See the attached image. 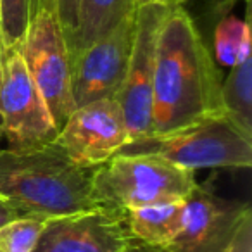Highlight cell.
Masks as SVG:
<instances>
[{"label":"cell","instance_id":"cb8c5ba5","mask_svg":"<svg viewBox=\"0 0 252 252\" xmlns=\"http://www.w3.org/2000/svg\"><path fill=\"white\" fill-rule=\"evenodd\" d=\"M4 56H5V45L2 42V35H0V71H2V64H4Z\"/></svg>","mask_w":252,"mask_h":252},{"label":"cell","instance_id":"2e32d148","mask_svg":"<svg viewBox=\"0 0 252 252\" xmlns=\"http://www.w3.org/2000/svg\"><path fill=\"white\" fill-rule=\"evenodd\" d=\"M49 220L19 216L0 226V252H33Z\"/></svg>","mask_w":252,"mask_h":252},{"label":"cell","instance_id":"9c48e42d","mask_svg":"<svg viewBox=\"0 0 252 252\" xmlns=\"http://www.w3.org/2000/svg\"><path fill=\"white\" fill-rule=\"evenodd\" d=\"M54 142L80 166L97 168L130 144L131 137L116 98H100L74 109Z\"/></svg>","mask_w":252,"mask_h":252},{"label":"cell","instance_id":"7402d4cb","mask_svg":"<svg viewBox=\"0 0 252 252\" xmlns=\"http://www.w3.org/2000/svg\"><path fill=\"white\" fill-rule=\"evenodd\" d=\"M133 240V238H131ZM130 252H166L164 249H159V247H149V245H142L138 242H131V247Z\"/></svg>","mask_w":252,"mask_h":252},{"label":"cell","instance_id":"7c38bea8","mask_svg":"<svg viewBox=\"0 0 252 252\" xmlns=\"http://www.w3.org/2000/svg\"><path fill=\"white\" fill-rule=\"evenodd\" d=\"M185 207L187 199L137 207L125 214V224L135 242L164 249L182 230Z\"/></svg>","mask_w":252,"mask_h":252},{"label":"cell","instance_id":"ffe728a7","mask_svg":"<svg viewBox=\"0 0 252 252\" xmlns=\"http://www.w3.org/2000/svg\"><path fill=\"white\" fill-rule=\"evenodd\" d=\"M238 0H206V7L211 18H224L230 14V11L235 7Z\"/></svg>","mask_w":252,"mask_h":252},{"label":"cell","instance_id":"277c9868","mask_svg":"<svg viewBox=\"0 0 252 252\" xmlns=\"http://www.w3.org/2000/svg\"><path fill=\"white\" fill-rule=\"evenodd\" d=\"M118 154L152 156L193 173L199 169H249L252 137L221 114L171 133L138 138Z\"/></svg>","mask_w":252,"mask_h":252},{"label":"cell","instance_id":"8fae6325","mask_svg":"<svg viewBox=\"0 0 252 252\" xmlns=\"http://www.w3.org/2000/svg\"><path fill=\"white\" fill-rule=\"evenodd\" d=\"M125 216L104 209L49 220L33 252H130Z\"/></svg>","mask_w":252,"mask_h":252},{"label":"cell","instance_id":"8992f818","mask_svg":"<svg viewBox=\"0 0 252 252\" xmlns=\"http://www.w3.org/2000/svg\"><path fill=\"white\" fill-rule=\"evenodd\" d=\"M18 47L61 130L74 111V102L71 95V54L59 19L49 9H36Z\"/></svg>","mask_w":252,"mask_h":252},{"label":"cell","instance_id":"603a6c76","mask_svg":"<svg viewBox=\"0 0 252 252\" xmlns=\"http://www.w3.org/2000/svg\"><path fill=\"white\" fill-rule=\"evenodd\" d=\"M149 2H154L159 5H166V7H175V5H183L189 0H149Z\"/></svg>","mask_w":252,"mask_h":252},{"label":"cell","instance_id":"6da1fadb","mask_svg":"<svg viewBox=\"0 0 252 252\" xmlns=\"http://www.w3.org/2000/svg\"><path fill=\"white\" fill-rule=\"evenodd\" d=\"M224 114L214 57L183 5L169 7L156 49L152 133L164 135Z\"/></svg>","mask_w":252,"mask_h":252},{"label":"cell","instance_id":"9a60e30c","mask_svg":"<svg viewBox=\"0 0 252 252\" xmlns=\"http://www.w3.org/2000/svg\"><path fill=\"white\" fill-rule=\"evenodd\" d=\"M251 56V28L247 21L224 16L214 30V59L221 66L233 67Z\"/></svg>","mask_w":252,"mask_h":252},{"label":"cell","instance_id":"d6986e66","mask_svg":"<svg viewBox=\"0 0 252 252\" xmlns=\"http://www.w3.org/2000/svg\"><path fill=\"white\" fill-rule=\"evenodd\" d=\"M226 252H252V211L242 220Z\"/></svg>","mask_w":252,"mask_h":252},{"label":"cell","instance_id":"30bf717a","mask_svg":"<svg viewBox=\"0 0 252 252\" xmlns=\"http://www.w3.org/2000/svg\"><path fill=\"white\" fill-rule=\"evenodd\" d=\"M251 211L247 202L223 199L197 185L187 197L182 230L166 245L164 251L226 252L237 228Z\"/></svg>","mask_w":252,"mask_h":252},{"label":"cell","instance_id":"5bb4252c","mask_svg":"<svg viewBox=\"0 0 252 252\" xmlns=\"http://www.w3.org/2000/svg\"><path fill=\"white\" fill-rule=\"evenodd\" d=\"M230 69L226 80L221 81L224 116L252 137V56Z\"/></svg>","mask_w":252,"mask_h":252},{"label":"cell","instance_id":"3957f363","mask_svg":"<svg viewBox=\"0 0 252 252\" xmlns=\"http://www.w3.org/2000/svg\"><path fill=\"white\" fill-rule=\"evenodd\" d=\"M195 187L193 171L152 156L116 154L92 171L97 207L119 216L151 204L185 200Z\"/></svg>","mask_w":252,"mask_h":252},{"label":"cell","instance_id":"e0dca14e","mask_svg":"<svg viewBox=\"0 0 252 252\" xmlns=\"http://www.w3.org/2000/svg\"><path fill=\"white\" fill-rule=\"evenodd\" d=\"M35 14V0H0V35L5 49L18 47Z\"/></svg>","mask_w":252,"mask_h":252},{"label":"cell","instance_id":"4fadbf2b","mask_svg":"<svg viewBox=\"0 0 252 252\" xmlns=\"http://www.w3.org/2000/svg\"><path fill=\"white\" fill-rule=\"evenodd\" d=\"M135 9L133 0H80L76 30L66 40L71 57L105 35Z\"/></svg>","mask_w":252,"mask_h":252},{"label":"cell","instance_id":"ac0fdd59","mask_svg":"<svg viewBox=\"0 0 252 252\" xmlns=\"http://www.w3.org/2000/svg\"><path fill=\"white\" fill-rule=\"evenodd\" d=\"M78 7H80V0H35V11L36 9H49L59 19L66 40L76 30Z\"/></svg>","mask_w":252,"mask_h":252},{"label":"cell","instance_id":"484cf974","mask_svg":"<svg viewBox=\"0 0 252 252\" xmlns=\"http://www.w3.org/2000/svg\"><path fill=\"white\" fill-rule=\"evenodd\" d=\"M0 140H2V133H0Z\"/></svg>","mask_w":252,"mask_h":252},{"label":"cell","instance_id":"7a4b0ae2","mask_svg":"<svg viewBox=\"0 0 252 252\" xmlns=\"http://www.w3.org/2000/svg\"><path fill=\"white\" fill-rule=\"evenodd\" d=\"M92 171L74 162L56 142L0 147V197L19 216L42 220L95 211Z\"/></svg>","mask_w":252,"mask_h":252},{"label":"cell","instance_id":"44dd1931","mask_svg":"<svg viewBox=\"0 0 252 252\" xmlns=\"http://www.w3.org/2000/svg\"><path fill=\"white\" fill-rule=\"evenodd\" d=\"M14 218H19V213L7 202V200H4L0 197V226L5 224L7 221L14 220Z\"/></svg>","mask_w":252,"mask_h":252},{"label":"cell","instance_id":"ba28073f","mask_svg":"<svg viewBox=\"0 0 252 252\" xmlns=\"http://www.w3.org/2000/svg\"><path fill=\"white\" fill-rule=\"evenodd\" d=\"M135 21L137 9L71 57V95L74 109L88 102L116 97L125 81L130 61Z\"/></svg>","mask_w":252,"mask_h":252},{"label":"cell","instance_id":"d4e9b609","mask_svg":"<svg viewBox=\"0 0 252 252\" xmlns=\"http://www.w3.org/2000/svg\"><path fill=\"white\" fill-rule=\"evenodd\" d=\"M133 2H135V5H137V7H138V5H144V4H147L149 0H133Z\"/></svg>","mask_w":252,"mask_h":252},{"label":"cell","instance_id":"52a82bcc","mask_svg":"<svg viewBox=\"0 0 252 252\" xmlns=\"http://www.w3.org/2000/svg\"><path fill=\"white\" fill-rule=\"evenodd\" d=\"M168 11L169 7L154 2H147L137 7L130 61L126 67L125 81L114 97L125 116L131 142L152 133L151 114L156 49H158L159 28Z\"/></svg>","mask_w":252,"mask_h":252},{"label":"cell","instance_id":"5b68a950","mask_svg":"<svg viewBox=\"0 0 252 252\" xmlns=\"http://www.w3.org/2000/svg\"><path fill=\"white\" fill-rule=\"evenodd\" d=\"M0 133L12 149L50 144L59 133L19 47L5 49L0 71Z\"/></svg>","mask_w":252,"mask_h":252}]
</instances>
